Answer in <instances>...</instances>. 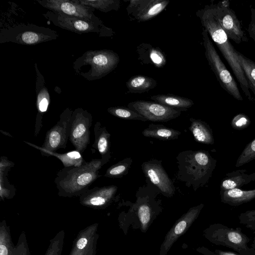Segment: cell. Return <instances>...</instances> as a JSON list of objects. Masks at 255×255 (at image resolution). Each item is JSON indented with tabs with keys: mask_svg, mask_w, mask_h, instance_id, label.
Masks as SVG:
<instances>
[{
	"mask_svg": "<svg viewBox=\"0 0 255 255\" xmlns=\"http://www.w3.org/2000/svg\"><path fill=\"white\" fill-rule=\"evenodd\" d=\"M250 10L251 20L248 28V32L249 36L255 42V8L251 7Z\"/></svg>",
	"mask_w": 255,
	"mask_h": 255,
	"instance_id": "40",
	"label": "cell"
},
{
	"mask_svg": "<svg viewBox=\"0 0 255 255\" xmlns=\"http://www.w3.org/2000/svg\"><path fill=\"white\" fill-rule=\"evenodd\" d=\"M146 137L156 138L162 140L177 139L181 132L175 129L169 128L163 125L150 124L142 132Z\"/></svg>",
	"mask_w": 255,
	"mask_h": 255,
	"instance_id": "28",
	"label": "cell"
},
{
	"mask_svg": "<svg viewBox=\"0 0 255 255\" xmlns=\"http://www.w3.org/2000/svg\"><path fill=\"white\" fill-rule=\"evenodd\" d=\"M34 67L36 75V104L37 110L34 129V135L36 136L42 127V120L43 116L47 111L50 98L48 89L45 86L44 77L38 70L36 63L34 64Z\"/></svg>",
	"mask_w": 255,
	"mask_h": 255,
	"instance_id": "19",
	"label": "cell"
},
{
	"mask_svg": "<svg viewBox=\"0 0 255 255\" xmlns=\"http://www.w3.org/2000/svg\"><path fill=\"white\" fill-rule=\"evenodd\" d=\"M132 162L131 158H125L108 168L104 176L112 178H121L128 173Z\"/></svg>",
	"mask_w": 255,
	"mask_h": 255,
	"instance_id": "33",
	"label": "cell"
},
{
	"mask_svg": "<svg viewBox=\"0 0 255 255\" xmlns=\"http://www.w3.org/2000/svg\"><path fill=\"white\" fill-rule=\"evenodd\" d=\"M93 117L88 111L78 108L72 116V123L69 140L76 150L84 152L90 143V128Z\"/></svg>",
	"mask_w": 255,
	"mask_h": 255,
	"instance_id": "12",
	"label": "cell"
},
{
	"mask_svg": "<svg viewBox=\"0 0 255 255\" xmlns=\"http://www.w3.org/2000/svg\"><path fill=\"white\" fill-rule=\"evenodd\" d=\"M196 15L231 68L246 97L253 101L248 81L239 63V52L231 43L227 35L215 17L211 5H206L204 8L198 10Z\"/></svg>",
	"mask_w": 255,
	"mask_h": 255,
	"instance_id": "1",
	"label": "cell"
},
{
	"mask_svg": "<svg viewBox=\"0 0 255 255\" xmlns=\"http://www.w3.org/2000/svg\"><path fill=\"white\" fill-rule=\"evenodd\" d=\"M57 32L34 24L20 23L0 29V43L12 42L31 45L55 40Z\"/></svg>",
	"mask_w": 255,
	"mask_h": 255,
	"instance_id": "5",
	"label": "cell"
},
{
	"mask_svg": "<svg viewBox=\"0 0 255 255\" xmlns=\"http://www.w3.org/2000/svg\"><path fill=\"white\" fill-rule=\"evenodd\" d=\"M166 0H130L128 14L137 22L148 21L157 16L168 4Z\"/></svg>",
	"mask_w": 255,
	"mask_h": 255,
	"instance_id": "16",
	"label": "cell"
},
{
	"mask_svg": "<svg viewBox=\"0 0 255 255\" xmlns=\"http://www.w3.org/2000/svg\"><path fill=\"white\" fill-rule=\"evenodd\" d=\"M189 121L191 124L189 129L196 142L210 145L214 143L212 130L207 123L193 118Z\"/></svg>",
	"mask_w": 255,
	"mask_h": 255,
	"instance_id": "25",
	"label": "cell"
},
{
	"mask_svg": "<svg viewBox=\"0 0 255 255\" xmlns=\"http://www.w3.org/2000/svg\"><path fill=\"white\" fill-rule=\"evenodd\" d=\"M128 108L137 113L147 121L167 122L179 117L181 111L156 102L137 100L128 104Z\"/></svg>",
	"mask_w": 255,
	"mask_h": 255,
	"instance_id": "13",
	"label": "cell"
},
{
	"mask_svg": "<svg viewBox=\"0 0 255 255\" xmlns=\"http://www.w3.org/2000/svg\"><path fill=\"white\" fill-rule=\"evenodd\" d=\"M82 5L97 9L102 12H108L111 10H118L120 1L118 0H74Z\"/></svg>",
	"mask_w": 255,
	"mask_h": 255,
	"instance_id": "31",
	"label": "cell"
},
{
	"mask_svg": "<svg viewBox=\"0 0 255 255\" xmlns=\"http://www.w3.org/2000/svg\"><path fill=\"white\" fill-rule=\"evenodd\" d=\"M214 252L217 255H238L236 254H235L233 252H228V251H224L220 250H215Z\"/></svg>",
	"mask_w": 255,
	"mask_h": 255,
	"instance_id": "42",
	"label": "cell"
},
{
	"mask_svg": "<svg viewBox=\"0 0 255 255\" xmlns=\"http://www.w3.org/2000/svg\"><path fill=\"white\" fill-rule=\"evenodd\" d=\"M245 226L247 228H250L255 232V223L249 224Z\"/></svg>",
	"mask_w": 255,
	"mask_h": 255,
	"instance_id": "43",
	"label": "cell"
},
{
	"mask_svg": "<svg viewBox=\"0 0 255 255\" xmlns=\"http://www.w3.org/2000/svg\"><path fill=\"white\" fill-rule=\"evenodd\" d=\"M252 247L253 249L255 252V238L253 240V243L252 244Z\"/></svg>",
	"mask_w": 255,
	"mask_h": 255,
	"instance_id": "45",
	"label": "cell"
},
{
	"mask_svg": "<svg viewBox=\"0 0 255 255\" xmlns=\"http://www.w3.org/2000/svg\"><path fill=\"white\" fill-rule=\"evenodd\" d=\"M98 224H94L81 231L76 238L70 255H95Z\"/></svg>",
	"mask_w": 255,
	"mask_h": 255,
	"instance_id": "18",
	"label": "cell"
},
{
	"mask_svg": "<svg viewBox=\"0 0 255 255\" xmlns=\"http://www.w3.org/2000/svg\"><path fill=\"white\" fill-rule=\"evenodd\" d=\"M64 232L61 231L50 241L45 255H61L64 244Z\"/></svg>",
	"mask_w": 255,
	"mask_h": 255,
	"instance_id": "36",
	"label": "cell"
},
{
	"mask_svg": "<svg viewBox=\"0 0 255 255\" xmlns=\"http://www.w3.org/2000/svg\"><path fill=\"white\" fill-rule=\"evenodd\" d=\"M119 61V55L112 50H89L73 62V69L77 74L93 81L107 76L115 69Z\"/></svg>",
	"mask_w": 255,
	"mask_h": 255,
	"instance_id": "4",
	"label": "cell"
},
{
	"mask_svg": "<svg viewBox=\"0 0 255 255\" xmlns=\"http://www.w3.org/2000/svg\"><path fill=\"white\" fill-rule=\"evenodd\" d=\"M251 124L249 117L245 114H239L234 117L232 122V128L237 130H242L247 128Z\"/></svg>",
	"mask_w": 255,
	"mask_h": 255,
	"instance_id": "37",
	"label": "cell"
},
{
	"mask_svg": "<svg viewBox=\"0 0 255 255\" xmlns=\"http://www.w3.org/2000/svg\"><path fill=\"white\" fill-rule=\"evenodd\" d=\"M155 102L182 111H186L193 105V101L188 98L172 94H160L150 97Z\"/></svg>",
	"mask_w": 255,
	"mask_h": 255,
	"instance_id": "27",
	"label": "cell"
},
{
	"mask_svg": "<svg viewBox=\"0 0 255 255\" xmlns=\"http://www.w3.org/2000/svg\"><path fill=\"white\" fill-rule=\"evenodd\" d=\"M221 202L232 206H238L255 199V189L250 190L235 188L220 191Z\"/></svg>",
	"mask_w": 255,
	"mask_h": 255,
	"instance_id": "23",
	"label": "cell"
},
{
	"mask_svg": "<svg viewBox=\"0 0 255 255\" xmlns=\"http://www.w3.org/2000/svg\"><path fill=\"white\" fill-rule=\"evenodd\" d=\"M246 169H240L227 173L221 181L220 191H226L240 187L255 180V173H247Z\"/></svg>",
	"mask_w": 255,
	"mask_h": 255,
	"instance_id": "22",
	"label": "cell"
},
{
	"mask_svg": "<svg viewBox=\"0 0 255 255\" xmlns=\"http://www.w3.org/2000/svg\"><path fill=\"white\" fill-rule=\"evenodd\" d=\"M42 15L54 25L76 33H96L100 36H109L112 34L111 29L102 27L85 19L68 16L50 10Z\"/></svg>",
	"mask_w": 255,
	"mask_h": 255,
	"instance_id": "10",
	"label": "cell"
},
{
	"mask_svg": "<svg viewBox=\"0 0 255 255\" xmlns=\"http://www.w3.org/2000/svg\"><path fill=\"white\" fill-rule=\"evenodd\" d=\"M73 112L67 108L62 112L56 125L47 131L41 146L26 141L24 142L40 151L56 152L59 149H65L70 137Z\"/></svg>",
	"mask_w": 255,
	"mask_h": 255,
	"instance_id": "8",
	"label": "cell"
},
{
	"mask_svg": "<svg viewBox=\"0 0 255 255\" xmlns=\"http://www.w3.org/2000/svg\"><path fill=\"white\" fill-rule=\"evenodd\" d=\"M108 112L117 118L128 120H138L142 122L147 121L142 116L130 110L128 108L124 107H112L107 109Z\"/></svg>",
	"mask_w": 255,
	"mask_h": 255,
	"instance_id": "34",
	"label": "cell"
},
{
	"mask_svg": "<svg viewBox=\"0 0 255 255\" xmlns=\"http://www.w3.org/2000/svg\"><path fill=\"white\" fill-rule=\"evenodd\" d=\"M210 5L215 17L229 39L237 44L248 41L242 24L235 12L230 8L228 0H225Z\"/></svg>",
	"mask_w": 255,
	"mask_h": 255,
	"instance_id": "9",
	"label": "cell"
},
{
	"mask_svg": "<svg viewBox=\"0 0 255 255\" xmlns=\"http://www.w3.org/2000/svg\"><path fill=\"white\" fill-rule=\"evenodd\" d=\"M136 213L140 224L141 230L146 232L151 223L153 215V208L151 204L150 198L138 191L136 193Z\"/></svg>",
	"mask_w": 255,
	"mask_h": 255,
	"instance_id": "24",
	"label": "cell"
},
{
	"mask_svg": "<svg viewBox=\"0 0 255 255\" xmlns=\"http://www.w3.org/2000/svg\"><path fill=\"white\" fill-rule=\"evenodd\" d=\"M196 251L203 255H217L214 251L205 247H200L196 249Z\"/></svg>",
	"mask_w": 255,
	"mask_h": 255,
	"instance_id": "41",
	"label": "cell"
},
{
	"mask_svg": "<svg viewBox=\"0 0 255 255\" xmlns=\"http://www.w3.org/2000/svg\"><path fill=\"white\" fill-rule=\"evenodd\" d=\"M0 255H30L24 233L21 235L16 246H14L4 220L0 226Z\"/></svg>",
	"mask_w": 255,
	"mask_h": 255,
	"instance_id": "20",
	"label": "cell"
},
{
	"mask_svg": "<svg viewBox=\"0 0 255 255\" xmlns=\"http://www.w3.org/2000/svg\"><path fill=\"white\" fill-rule=\"evenodd\" d=\"M141 169L146 178L163 196L170 198L175 194L173 181L163 167L162 161L150 159L141 164Z\"/></svg>",
	"mask_w": 255,
	"mask_h": 255,
	"instance_id": "14",
	"label": "cell"
},
{
	"mask_svg": "<svg viewBox=\"0 0 255 255\" xmlns=\"http://www.w3.org/2000/svg\"><path fill=\"white\" fill-rule=\"evenodd\" d=\"M202 36L205 57L220 85L235 99L243 101V97L235 79L221 60L205 28L203 29Z\"/></svg>",
	"mask_w": 255,
	"mask_h": 255,
	"instance_id": "7",
	"label": "cell"
},
{
	"mask_svg": "<svg viewBox=\"0 0 255 255\" xmlns=\"http://www.w3.org/2000/svg\"><path fill=\"white\" fill-rule=\"evenodd\" d=\"M14 166V163L5 156H1L0 159V196L2 200L10 199L15 194V188L10 184L7 178L9 169Z\"/></svg>",
	"mask_w": 255,
	"mask_h": 255,
	"instance_id": "26",
	"label": "cell"
},
{
	"mask_svg": "<svg viewBox=\"0 0 255 255\" xmlns=\"http://www.w3.org/2000/svg\"><path fill=\"white\" fill-rule=\"evenodd\" d=\"M117 191L118 187L114 185L89 189L79 197L80 203L86 207L103 209L114 201Z\"/></svg>",
	"mask_w": 255,
	"mask_h": 255,
	"instance_id": "17",
	"label": "cell"
},
{
	"mask_svg": "<svg viewBox=\"0 0 255 255\" xmlns=\"http://www.w3.org/2000/svg\"><path fill=\"white\" fill-rule=\"evenodd\" d=\"M94 131L95 140L92 147L98 151L101 156L100 159L105 165L109 161L111 157V134L100 122H97L95 124Z\"/></svg>",
	"mask_w": 255,
	"mask_h": 255,
	"instance_id": "21",
	"label": "cell"
},
{
	"mask_svg": "<svg viewBox=\"0 0 255 255\" xmlns=\"http://www.w3.org/2000/svg\"><path fill=\"white\" fill-rule=\"evenodd\" d=\"M49 10L68 16L85 19L102 27H106L94 13V9L75 1L74 0H36Z\"/></svg>",
	"mask_w": 255,
	"mask_h": 255,
	"instance_id": "11",
	"label": "cell"
},
{
	"mask_svg": "<svg viewBox=\"0 0 255 255\" xmlns=\"http://www.w3.org/2000/svg\"><path fill=\"white\" fill-rule=\"evenodd\" d=\"M255 159V138L249 142L239 156L236 167H238Z\"/></svg>",
	"mask_w": 255,
	"mask_h": 255,
	"instance_id": "35",
	"label": "cell"
},
{
	"mask_svg": "<svg viewBox=\"0 0 255 255\" xmlns=\"http://www.w3.org/2000/svg\"><path fill=\"white\" fill-rule=\"evenodd\" d=\"M239 220L241 224L245 225L255 223V210H248L241 213Z\"/></svg>",
	"mask_w": 255,
	"mask_h": 255,
	"instance_id": "39",
	"label": "cell"
},
{
	"mask_svg": "<svg viewBox=\"0 0 255 255\" xmlns=\"http://www.w3.org/2000/svg\"><path fill=\"white\" fill-rule=\"evenodd\" d=\"M239 61L246 78L249 88L255 96V62L239 52Z\"/></svg>",
	"mask_w": 255,
	"mask_h": 255,
	"instance_id": "32",
	"label": "cell"
},
{
	"mask_svg": "<svg viewBox=\"0 0 255 255\" xmlns=\"http://www.w3.org/2000/svg\"><path fill=\"white\" fill-rule=\"evenodd\" d=\"M150 58L157 67H161L166 64V59L162 52L158 48L151 49Z\"/></svg>",
	"mask_w": 255,
	"mask_h": 255,
	"instance_id": "38",
	"label": "cell"
},
{
	"mask_svg": "<svg viewBox=\"0 0 255 255\" xmlns=\"http://www.w3.org/2000/svg\"><path fill=\"white\" fill-rule=\"evenodd\" d=\"M204 205L202 203L190 208L179 218L166 235L159 255H166L174 243L189 229L199 216Z\"/></svg>",
	"mask_w": 255,
	"mask_h": 255,
	"instance_id": "15",
	"label": "cell"
},
{
	"mask_svg": "<svg viewBox=\"0 0 255 255\" xmlns=\"http://www.w3.org/2000/svg\"><path fill=\"white\" fill-rule=\"evenodd\" d=\"M0 131L3 134L6 135V136H10V137H12V135L8 132H6L5 131H3L2 130V129H0Z\"/></svg>",
	"mask_w": 255,
	"mask_h": 255,
	"instance_id": "44",
	"label": "cell"
},
{
	"mask_svg": "<svg viewBox=\"0 0 255 255\" xmlns=\"http://www.w3.org/2000/svg\"><path fill=\"white\" fill-rule=\"evenodd\" d=\"M104 165L101 159L86 161L80 166L64 167L58 171L54 182L60 197H80L99 177Z\"/></svg>",
	"mask_w": 255,
	"mask_h": 255,
	"instance_id": "3",
	"label": "cell"
},
{
	"mask_svg": "<svg viewBox=\"0 0 255 255\" xmlns=\"http://www.w3.org/2000/svg\"><path fill=\"white\" fill-rule=\"evenodd\" d=\"M43 156H53L59 159L64 166V167L70 166L78 167L81 166L85 161L81 153L75 150L64 153H59L56 152L48 151H41Z\"/></svg>",
	"mask_w": 255,
	"mask_h": 255,
	"instance_id": "30",
	"label": "cell"
},
{
	"mask_svg": "<svg viewBox=\"0 0 255 255\" xmlns=\"http://www.w3.org/2000/svg\"><path fill=\"white\" fill-rule=\"evenodd\" d=\"M203 235L211 243L232 249L241 255H255L254 250L248 246L250 238L240 228L214 223L204 230Z\"/></svg>",
	"mask_w": 255,
	"mask_h": 255,
	"instance_id": "6",
	"label": "cell"
},
{
	"mask_svg": "<svg viewBox=\"0 0 255 255\" xmlns=\"http://www.w3.org/2000/svg\"><path fill=\"white\" fill-rule=\"evenodd\" d=\"M157 85L156 81L143 75H135L131 77L126 82V86L130 93H142L154 88Z\"/></svg>",
	"mask_w": 255,
	"mask_h": 255,
	"instance_id": "29",
	"label": "cell"
},
{
	"mask_svg": "<svg viewBox=\"0 0 255 255\" xmlns=\"http://www.w3.org/2000/svg\"><path fill=\"white\" fill-rule=\"evenodd\" d=\"M177 178L196 191L207 185L216 166L217 160L208 151L187 150L176 157Z\"/></svg>",
	"mask_w": 255,
	"mask_h": 255,
	"instance_id": "2",
	"label": "cell"
}]
</instances>
